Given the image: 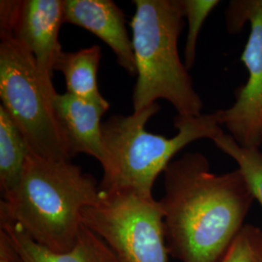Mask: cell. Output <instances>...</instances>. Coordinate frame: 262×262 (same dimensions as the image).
Returning a JSON list of instances; mask_svg holds the SVG:
<instances>
[{"label":"cell","instance_id":"obj_1","mask_svg":"<svg viewBox=\"0 0 262 262\" xmlns=\"http://www.w3.org/2000/svg\"><path fill=\"white\" fill-rule=\"evenodd\" d=\"M163 176L159 202L170 253L180 262L221 261L254 200L242 172L214 173L194 151L170 162Z\"/></svg>","mask_w":262,"mask_h":262},{"label":"cell","instance_id":"obj_2","mask_svg":"<svg viewBox=\"0 0 262 262\" xmlns=\"http://www.w3.org/2000/svg\"><path fill=\"white\" fill-rule=\"evenodd\" d=\"M99 196L95 179L80 166L29 151L18 186L0 201V220L48 250L66 253L78 241L84 208Z\"/></svg>","mask_w":262,"mask_h":262},{"label":"cell","instance_id":"obj_3","mask_svg":"<svg viewBox=\"0 0 262 262\" xmlns=\"http://www.w3.org/2000/svg\"><path fill=\"white\" fill-rule=\"evenodd\" d=\"M159 110V104L154 103L129 116L113 115L102 124L101 192H130L154 199L156 180L180 150L199 139L213 140L224 132L223 111L217 110L190 119L176 117L178 132L171 138L150 133L146 124Z\"/></svg>","mask_w":262,"mask_h":262},{"label":"cell","instance_id":"obj_4","mask_svg":"<svg viewBox=\"0 0 262 262\" xmlns=\"http://www.w3.org/2000/svg\"><path fill=\"white\" fill-rule=\"evenodd\" d=\"M133 3L135 13L129 25L137 76L133 113L163 99L181 119L200 116L201 97L179 55L178 40L185 18L181 0H134Z\"/></svg>","mask_w":262,"mask_h":262},{"label":"cell","instance_id":"obj_5","mask_svg":"<svg viewBox=\"0 0 262 262\" xmlns=\"http://www.w3.org/2000/svg\"><path fill=\"white\" fill-rule=\"evenodd\" d=\"M0 99L31 152L52 160L73 158L56 115L57 93L46 83L25 47L0 34Z\"/></svg>","mask_w":262,"mask_h":262},{"label":"cell","instance_id":"obj_6","mask_svg":"<svg viewBox=\"0 0 262 262\" xmlns=\"http://www.w3.org/2000/svg\"><path fill=\"white\" fill-rule=\"evenodd\" d=\"M82 222L119 262H168L163 213L155 198L100 191L97 201L84 208Z\"/></svg>","mask_w":262,"mask_h":262},{"label":"cell","instance_id":"obj_7","mask_svg":"<svg viewBox=\"0 0 262 262\" xmlns=\"http://www.w3.org/2000/svg\"><path fill=\"white\" fill-rule=\"evenodd\" d=\"M229 31L237 32L250 23L251 31L241 61L247 83L236 92L233 105L223 111V125L241 147L259 149L262 145V0L231 1L225 13Z\"/></svg>","mask_w":262,"mask_h":262},{"label":"cell","instance_id":"obj_8","mask_svg":"<svg viewBox=\"0 0 262 262\" xmlns=\"http://www.w3.org/2000/svg\"><path fill=\"white\" fill-rule=\"evenodd\" d=\"M63 14L64 0L0 2V34L15 39L28 50L51 86L57 58L63 52L58 39Z\"/></svg>","mask_w":262,"mask_h":262},{"label":"cell","instance_id":"obj_9","mask_svg":"<svg viewBox=\"0 0 262 262\" xmlns=\"http://www.w3.org/2000/svg\"><path fill=\"white\" fill-rule=\"evenodd\" d=\"M64 24L84 28L112 49L119 64L136 75L133 46L122 10L112 0H64Z\"/></svg>","mask_w":262,"mask_h":262},{"label":"cell","instance_id":"obj_10","mask_svg":"<svg viewBox=\"0 0 262 262\" xmlns=\"http://www.w3.org/2000/svg\"><path fill=\"white\" fill-rule=\"evenodd\" d=\"M54 105L72 157L85 154L101 164L105 154L101 118L109 110V102L86 101L66 93L56 94Z\"/></svg>","mask_w":262,"mask_h":262},{"label":"cell","instance_id":"obj_11","mask_svg":"<svg viewBox=\"0 0 262 262\" xmlns=\"http://www.w3.org/2000/svg\"><path fill=\"white\" fill-rule=\"evenodd\" d=\"M4 235L21 262H119L109 246L83 225L74 248L56 253L31 240L18 225L0 220Z\"/></svg>","mask_w":262,"mask_h":262},{"label":"cell","instance_id":"obj_12","mask_svg":"<svg viewBox=\"0 0 262 262\" xmlns=\"http://www.w3.org/2000/svg\"><path fill=\"white\" fill-rule=\"evenodd\" d=\"M100 58L101 48L98 45L60 54L55 70L64 76L68 94L86 101L108 103L100 94L97 83Z\"/></svg>","mask_w":262,"mask_h":262},{"label":"cell","instance_id":"obj_13","mask_svg":"<svg viewBox=\"0 0 262 262\" xmlns=\"http://www.w3.org/2000/svg\"><path fill=\"white\" fill-rule=\"evenodd\" d=\"M28 143L0 105V188L2 196L18 186L29 154Z\"/></svg>","mask_w":262,"mask_h":262},{"label":"cell","instance_id":"obj_14","mask_svg":"<svg viewBox=\"0 0 262 262\" xmlns=\"http://www.w3.org/2000/svg\"><path fill=\"white\" fill-rule=\"evenodd\" d=\"M215 146L233 159L251 188L254 200L262 207V152L241 147L229 134L223 132L213 139Z\"/></svg>","mask_w":262,"mask_h":262},{"label":"cell","instance_id":"obj_15","mask_svg":"<svg viewBox=\"0 0 262 262\" xmlns=\"http://www.w3.org/2000/svg\"><path fill=\"white\" fill-rule=\"evenodd\" d=\"M220 3L219 0H181L183 15L188 24L184 54L187 70H190L195 62L197 41L203 23Z\"/></svg>","mask_w":262,"mask_h":262},{"label":"cell","instance_id":"obj_16","mask_svg":"<svg viewBox=\"0 0 262 262\" xmlns=\"http://www.w3.org/2000/svg\"><path fill=\"white\" fill-rule=\"evenodd\" d=\"M220 262H262V229L244 225Z\"/></svg>","mask_w":262,"mask_h":262},{"label":"cell","instance_id":"obj_17","mask_svg":"<svg viewBox=\"0 0 262 262\" xmlns=\"http://www.w3.org/2000/svg\"><path fill=\"white\" fill-rule=\"evenodd\" d=\"M0 262H21L2 233H0Z\"/></svg>","mask_w":262,"mask_h":262}]
</instances>
